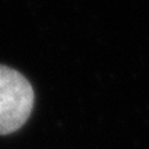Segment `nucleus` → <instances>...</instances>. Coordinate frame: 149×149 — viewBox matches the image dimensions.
I'll return each mask as SVG.
<instances>
[{
    "label": "nucleus",
    "mask_w": 149,
    "mask_h": 149,
    "mask_svg": "<svg viewBox=\"0 0 149 149\" xmlns=\"http://www.w3.org/2000/svg\"><path fill=\"white\" fill-rule=\"evenodd\" d=\"M35 104V91L18 70L0 65V135L15 133L28 122Z\"/></svg>",
    "instance_id": "f257e3e1"
}]
</instances>
